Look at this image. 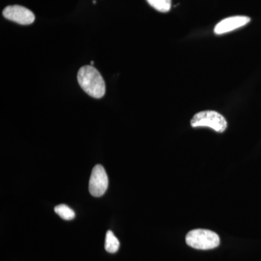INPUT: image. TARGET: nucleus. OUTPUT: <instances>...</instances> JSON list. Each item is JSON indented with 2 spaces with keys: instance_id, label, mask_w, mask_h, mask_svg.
Here are the masks:
<instances>
[{
  "instance_id": "nucleus-5",
  "label": "nucleus",
  "mask_w": 261,
  "mask_h": 261,
  "mask_svg": "<svg viewBox=\"0 0 261 261\" xmlns=\"http://www.w3.org/2000/svg\"><path fill=\"white\" fill-rule=\"evenodd\" d=\"M5 18L20 25H30L34 23L35 16L30 10L20 5H10L3 10Z\"/></svg>"
},
{
  "instance_id": "nucleus-6",
  "label": "nucleus",
  "mask_w": 261,
  "mask_h": 261,
  "mask_svg": "<svg viewBox=\"0 0 261 261\" xmlns=\"http://www.w3.org/2000/svg\"><path fill=\"white\" fill-rule=\"evenodd\" d=\"M250 18L247 16H233L225 18L215 27L214 33L218 35L232 32L235 29L247 25Z\"/></svg>"
},
{
  "instance_id": "nucleus-10",
  "label": "nucleus",
  "mask_w": 261,
  "mask_h": 261,
  "mask_svg": "<svg viewBox=\"0 0 261 261\" xmlns=\"http://www.w3.org/2000/svg\"><path fill=\"white\" fill-rule=\"evenodd\" d=\"M93 64H94V62L93 61L91 62V65H92V66H93Z\"/></svg>"
},
{
  "instance_id": "nucleus-1",
  "label": "nucleus",
  "mask_w": 261,
  "mask_h": 261,
  "mask_svg": "<svg viewBox=\"0 0 261 261\" xmlns=\"http://www.w3.org/2000/svg\"><path fill=\"white\" fill-rule=\"evenodd\" d=\"M77 79L80 87L90 97L99 99L106 94V83L102 75L92 65L82 67Z\"/></svg>"
},
{
  "instance_id": "nucleus-7",
  "label": "nucleus",
  "mask_w": 261,
  "mask_h": 261,
  "mask_svg": "<svg viewBox=\"0 0 261 261\" xmlns=\"http://www.w3.org/2000/svg\"><path fill=\"white\" fill-rule=\"evenodd\" d=\"M120 243L118 239L115 236L112 231H108L106 233V243L105 248L106 251L110 253H115L119 249Z\"/></svg>"
},
{
  "instance_id": "nucleus-3",
  "label": "nucleus",
  "mask_w": 261,
  "mask_h": 261,
  "mask_svg": "<svg viewBox=\"0 0 261 261\" xmlns=\"http://www.w3.org/2000/svg\"><path fill=\"white\" fill-rule=\"evenodd\" d=\"M191 126L209 127L216 132L222 133L227 128V122L222 115L214 111H201L196 113L191 120Z\"/></svg>"
},
{
  "instance_id": "nucleus-2",
  "label": "nucleus",
  "mask_w": 261,
  "mask_h": 261,
  "mask_svg": "<svg viewBox=\"0 0 261 261\" xmlns=\"http://www.w3.org/2000/svg\"><path fill=\"white\" fill-rule=\"evenodd\" d=\"M187 245L197 250H211L219 247L220 238L217 233L211 230H192L186 236Z\"/></svg>"
},
{
  "instance_id": "nucleus-8",
  "label": "nucleus",
  "mask_w": 261,
  "mask_h": 261,
  "mask_svg": "<svg viewBox=\"0 0 261 261\" xmlns=\"http://www.w3.org/2000/svg\"><path fill=\"white\" fill-rule=\"evenodd\" d=\"M55 212L56 213L61 219L65 220V221H70L74 219L75 212L73 209L70 208L68 205L65 204H61V205L56 206L55 207Z\"/></svg>"
},
{
  "instance_id": "nucleus-9",
  "label": "nucleus",
  "mask_w": 261,
  "mask_h": 261,
  "mask_svg": "<svg viewBox=\"0 0 261 261\" xmlns=\"http://www.w3.org/2000/svg\"><path fill=\"white\" fill-rule=\"evenodd\" d=\"M149 5L161 13H167L171 10V0H147Z\"/></svg>"
},
{
  "instance_id": "nucleus-4",
  "label": "nucleus",
  "mask_w": 261,
  "mask_h": 261,
  "mask_svg": "<svg viewBox=\"0 0 261 261\" xmlns=\"http://www.w3.org/2000/svg\"><path fill=\"white\" fill-rule=\"evenodd\" d=\"M108 187V178L106 170L101 165H97L92 169L89 179V192L94 197H101L106 193Z\"/></svg>"
}]
</instances>
